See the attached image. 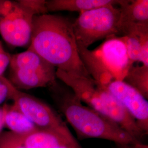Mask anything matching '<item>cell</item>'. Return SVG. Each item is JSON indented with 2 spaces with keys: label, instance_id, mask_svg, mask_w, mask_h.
Masks as SVG:
<instances>
[{
  "label": "cell",
  "instance_id": "8fae6325",
  "mask_svg": "<svg viewBox=\"0 0 148 148\" xmlns=\"http://www.w3.org/2000/svg\"><path fill=\"white\" fill-rule=\"evenodd\" d=\"M10 64L11 69H32L57 77L56 67L29 48L11 56Z\"/></svg>",
  "mask_w": 148,
  "mask_h": 148
},
{
  "label": "cell",
  "instance_id": "e0dca14e",
  "mask_svg": "<svg viewBox=\"0 0 148 148\" xmlns=\"http://www.w3.org/2000/svg\"><path fill=\"white\" fill-rule=\"evenodd\" d=\"M11 56L4 50L2 43L0 42V76L2 74L10 64Z\"/></svg>",
  "mask_w": 148,
  "mask_h": 148
},
{
  "label": "cell",
  "instance_id": "6da1fadb",
  "mask_svg": "<svg viewBox=\"0 0 148 148\" xmlns=\"http://www.w3.org/2000/svg\"><path fill=\"white\" fill-rule=\"evenodd\" d=\"M73 24L68 18L59 15L34 16L28 48L57 69L91 78L79 57Z\"/></svg>",
  "mask_w": 148,
  "mask_h": 148
},
{
  "label": "cell",
  "instance_id": "2e32d148",
  "mask_svg": "<svg viewBox=\"0 0 148 148\" xmlns=\"http://www.w3.org/2000/svg\"><path fill=\"white\" fill-rule=\"evenodd\" d=\"M0 148H25L19 136L10 131L0 134Z\"/></svg>",
  "mask_w": 148,
  "mask_h": 148
},
{
  "label": "cell",
  "instance_id": "30bf717a",
  "mask_svg": "<svg viewBox=\"0 0 148 148\" xmlns=\"http://www.w3.org/2000/svg\"><path fill=\"white\" fill-rule=\"evenodd\" d=\"M12 70L11 82L17 88L29 90L45 87L56 84V77L50 76L36 70L28 69Z\"/></svg>",
  "mask_w": 148,
  "mask_h": 148
},
{
  "label": "cell",
  "instance_id": "7a4b0ae2",
  "mask_svg": "<svg viewBox=\"0 0 148 148\" xmlns=\"http://www.w3.org/2000/svg\"><path fill=\"white\" fill-rule=\"evenodd\" d=\"M53 98L59 110L81 139H101L117 144L138 141L115 123L84 106L71 90L52 86Z\"/></svg>",
  "mask_w": 148,
  "mask_h": 148
},
{
  "label": "cell",
  "instance_id": "7402d4cb",
  "mask_svg": "<svg viewBox=\"0 0 148 148\" xmlns=\"http://www.w3.org/2000/svg\"><path fill=\"white\" fill-rule=\"evenodd\" d=\"M5 108L0 107V134L2 132V130L5 127Z\"/></svg>",
  "mask_w": 148,
  "mask_h": 148
},
{
  "label": "cell",
  "instance_id": "ac0fdd59",
  "mask_svg": "<svg viewBox=\"0 0 148 148\" xmlns=\"http://www.w3.org/2000/svg\"><path fill=\"white\" fill-rule=\"evenodd\" d=\"M16 3L10 1H0V21L12 11Z\"/></svg>",
  "mask_w": 148,
  "mask_h": 148
},
{
  "label": "cell",
  "instance_id": "277c9868",
  "mask_svg": "<svg viewBox=\"0 0 148 148\" xmlns=\"http://www.w3.org/2000/svg\"><path fill=\"white\" fill-rule=\"evenodd\" d=\"M120 9L117 5H106L79 13L73 24L76 42L88 48L98 41L117 36Z\"/></svg>",
  "mask_w": 148,
  "mask_h": 148
},
{
  "label": "cell",
  "instance_id": "52a82bcc",
  "mask_svg": "<svg viewBox=\"0 0 148 148\" xmlns=\"http://www.w3.org/2000/svg\"><path fill=\"white\" fill-rule=\"evenodd\" d=\"M135 120L146 135L148 134V102L143 95L123 81H114L106 86Z\"/></svg>",
  "mask_w": 148,
  "mask_h": 148
},
{
  "label": "cell",
  "instance_id": "44dd1931",
  "mask_svg": "<svg viewBox=\"0 0 148 148\" xmlns=\"http://www.w3.org/2000/svg\"><path fill=\"white\" fill-rule=\"evenodd\" d=\"M8 97V89L5 82L0 79V105Z\"/></svg>",
  "mask_w": 148,
  "mask_h": 148
},
{
  "label": "cell",
  "instance_id": "7c38bea8",
  "mask_svg": "<svg viewBox=\"0 0 148 148\" xmlns=\"http://www.w3.org/2000/svg\"><path fill=\"white\" fill-rule=\"evenodd\" d=\"M121 1L115 0H50L46 1L49 12H79L95 9L106 5H119Z\"/></svg>",
  "mask_w": 148,
  "mask_h": 148
},
{
  "label": "cell",
  "instance_id": "4fadbf2b",
  "mask_svg": "<svg viewBox=\"0 0 148 148\" xmlns=\"http://www.w3.org/2000/svg\"><path fill=\"white\" fill-rule=\"evenodd\" d=\"M5 126L14 134L24 137L34 132L39 128L32 123L14 104L4 105Z\"/></svg>",
  "mask_w": 148,
  "mask_h": 148
},
{
  "label": "cell",
  "instance_id": "3957f363",
  "mask_svg": "<svg viewBox=\"0 0 148 148\" xmlns=\"http://www.w3.org/2000/svg\"><path fill=\"white\" fill-rule=\"evenodd\" d=\"M79 57L90 77L106 87L114 81H123L131 65L121 36H112L93 50L77 43Z\"/></svg>",
  "mask_w": 148,
  "mask_h": 148
},
{
  "label": "cell",
  "instance_id": "ba28073f",
  "mask_svg": "<svg viewBox=\"0 0 148 148\" xmlns=\"http://www.w3.org/2000/svg\"><path fill=\"white\" fill-rule=\"evenodd\" d=\"M20 138L25 148H81L71 132L39 129Z\"/></svg>",
  "mask_w": 148,
  "mask_h": 148
},
{
  "label": "cell",
  "instance_id": "ffe728a7",
  "mask_svg": "<svg viewBox=\"0 0 148 148\" xmlns=\"http://www.w3.org/2000/svg\"><path fill=\"white\" fill-rule=\"evenodd\" d=\"M117 148H148V145L141 142L128 144H117Z\"/></svg>",
  "mask_w": 148,
  "mask_h": 148
},
{
  "label": "cell",
  "instance_id": "d6986e66",
  "mask_svg": "<svg viewBox=\"0 0 148 148\" xmlns=\"http://www.w3.org/2000/svg\"><path fill=\"white\" fill-rule=\"evenodd\" d=\"M138 62L142 63L143 65L148 66V41L144 43L140 48Z\"/></svg>",
  "mask_w": 148,
  "mask_h": 148
},
{
  "label": "cell",
  "instance_id": "9a60e30c",
  "mask_svg": "<svg viewBox=\"0 0 148 148\" xmlns=\"http://www.w3.org/2000/svg\"><path fill=\"white\" fill-rule=\"evenodd\" d=\"M18 5L33 14L34 16L48 14L46 1L45 0H21Z\"/></svg>",
  "mask_w": 148,
  "mask_h": 148
},
{
  "label": "cell",
  "instance_id": "8992f818",
  "mask_svg": "<svg viewBox=\"0 0 148 148\" xmlns=\"http://www.w3.org/2000/svg\"><path fill=\"white\" fill-rule=\"evenodd\" d=\"M34 15L19 5L0 21V34L5 42L15 47L30 42Z\"/></svg>",
  "mask_w": 148,
  "mask_h": 148
},
{
  "label": "cell",
  "instance_id": "5b68a950",
  "mask_svg": "<svg viewBox=\"0 0 148 148\" xmlns=\"http://www.w3.org/2000/svg\"><path fill=\"white\" fill-rule=\"evenodd\" d=\"M8 89V98L13 104L34 123L39 129L62 133H70L65 122L50 106L35 97L17 88L10 80L0 76Z\"/></svg>",
  "mask_w": 148,
  "mask_h": 148
},
{
  "label": "cell",
  "instance_id": "9c48e42d",
  "mask_svg": "<svg viewBox=\"0 0 148 148\" xmlns=\"http://www.w3.org/2000/svg\"><path fill=\"white\" fill-rule=\"evenodd\" d=\"M118 6L119 35L120 30L125 26L132 24H148V0H122Z\"/></svg>",
  "mask_w": 148,
  "mask_h": 148
},
{
  "label": "cell",
  "instance_id": "5bb4252c",
  "mask_svg": "<svg viewBox=\"0 0 148 148\" xmlns=\"http://www.w3.org/2000/svg\"><path fill=\"white\" fill-rule=\"evenodd\" d=\"M123 81L148 98V66L133 65L128 70Z\"/></svg>",
  "mask_w": 148,
  "mask_h": 148
}]
</instances>
